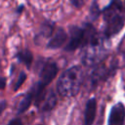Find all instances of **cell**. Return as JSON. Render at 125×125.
Instances as JSON below:
<instances>
[{"instance_id":"obj_1","label":"cell","mask_w":125,"mask_h":125,"mask_svg":"<svg viewBox=\"0 0 125 125\" xmlns=\"http://www.w3.org/2000/svg\"><path fill=\"white\" fill-rule=\"evenodd\" d=\"M83 72L79 65L71 66L65 70L59 78L57 86L59 93L63 97L75 96L81 87Z\"/></svg>"},{"instance_id":"obj_2","label":"cell","mask_w":125,"mask_h":125,"mask_svg":"<svg viewBox=\"0 0 125 125\" xmlns=\"http://www.w3.org/2000/svg\"><path fill=\"white\" fill-rule=\"evenodd\" d=\"M122 6L118 0H113L104 10V20L106 27L104 33L106 37H110L118 33L124 25V17L121 14Z\"/></svg>"},{"instance_id":"obj_3","label":"cell","mask_w":125,"mask_h":125,"mask_svg":"<svg viewBox=\"0 0 125 125\" xmlns=\"http://www.w3.org/2000/svg\"><path fill=\"white\" fill-rule=\"evenodd\" d=\"M84 40V28L78 26H72L70 28V38L65 46L66 51H74L80 45H83Z\"/></svg>"},{"instance_id":"obj_4","label":"cell","mask_w":125,"mask_h":125,"mask_svg":"<svg viewBox=\"0 0 125 125\" xmlns=\"http://www.w3.org/2000/svg\"><path fill=\"white\" fill-rule=\"evenodd\" d=\"M57 73H58L57 64L55 62H47L43 66V68H42V70L40 72V79L41 80H40L39 83H41L44 87H46L49 83H51L53 81V79L56 77Z\"/></svg>"},{"instance_id":"obj_5","label":"cell","mask_w":125,"mask_h":125,"mask_svg":"<svg viewBox=\"0 0 125 125\" xmlns=\"http://www.w3.org/2000/svg\"><path fill=\"white\" fill-rule=\"evenodd\" d=\"M125 120V107L121 103L115 104L109 113L108 125H123Z\"/></svg>"},{"instance_id":"obj_6","label":"cell","mask_w":125,"mask_h":125,"mask_svg":"<svg viewBox=\"0 0 125 125\" xmlns=\"http://www.w3.org/2000/svg\"><path fill=\"white\" fill-rule=\"evenodd\" d=\"M96 112H97V102L96 99H90L87 102L86 108H85V125H92L95 118H96Z\"/></svg>"},{"instance_id":"obj_7","label":"cell","mask_w":125,"mask_h":125,"mask_svg":"<svg viewBox=\"0 0 125 125\" xmlns=\"http://www.w3.org/2000/svg\"><path fill=\"white\" fill-rule=\"evenodd\" d=\"M65 41H66V33L63 29L60 28L56 31V33L50 39L47 46H48V48H51V49H57V48H60L61 46H62Z\"/></svg>"},{"instance_id":"obj_8","label":"cell","mask_w":125,"mask_h":125,"mask_svg":"<svg viewBox=\"0 0 125 125\" xmlns=\"http://www.w3.org/2000/svg\"><path fill=\"white\" fill-rule=\"evenodd\" d=\"M18 59L20 60V62H23L27 67H29L32 63V61H33V56L31 54L30 51L28 50H24V51H21L18 54Z\"/></svg>"},{"instance_id":"obj_9","label":"cell","mask_w":125,"mask_h":125,"mask_svg":"<svg viewBox=\"0 0 125 125\" xmlns=\"http://www.w3.org/2000/svg\"><path fill=\"white\" fill-rule=\"evenodd\" d=\"M31 103H32V96H31L30 93H28V94H26V95L23 97V99H22V100L21 101V103L19 104L18 111H19L20 113L24 112L25 110L28 109V107L30 106Z\"/></svg>"},{"instance_id":"obj_10","label":"cell","mask_w":125,"mask_h":125,"mask_svg":"<svg viewBox=\"0 0 125 125\" xmlns=\"http://www.w3.org/2000/svg\"><path fill=\"white\" fill-rule=\"evenodd\" d=\"M56 102H57L56 95H54L53 93L50 94V95H48V97L44 100V104L42 105V110L43 111H49V110H51L55 106Z\"/></svg>"},{"instance_id":"obj_11","label":"cell","mask_w":125,"mask_h":125,"mask_svg":"<svg viewBox=\"0 0 125 125\" xmlns=\"http://www.w3.org/2000/svg\"><path fill=\"white\" fill-rule=\"evenodd\" d=\"M25 79H26V74H25V72H21V73H20V76H19V78H18V81H17L16 84H15L14 90L17 91V90L23 84V82L25 81Z\"/></svg>"},{"instance_id":"obj_12","label":"cell","mask_w":125,"mask_h":125,"mask_svg":"<svg viewBox=\"0 0 125 125\" xmlns=\"http://www.w3.org/2000/svg\"><path fill=\"white\" fill-rule=\"evenodd\" d=\"M90 15H91V17L93 19H96L99 16V7H98L96 2L93 3V5H92V7L90 9Z\"/></svg>"},{"instance_id":"obj_13","label":"cell","mask_w":125,"mask_h":125,"mask_svg":"<svg viewBox=\"0 0 125 125\" xmlns=\"http://www.w3.org/2000/svg\"><path fill=\"white\" fill-rule=\"evenodd\" d=\"M71 1V4L76 7V8H79L81 7L82 5H84V3L86 2V0H70Z\"/></svg>"},{"instance_id":"obj_14","label":"cell","mask_w":125,"mask_h":125,"mask_svg":"<svg viewBox=\"0 0 125 125\" xmlns=\"http://www.w3.org/2000/svg\"><path fill=\"white\" fill-rule=\"evenodd\" d=\"M8 125H22V123L20 118H16V119H13L12 121H10Z\"/></svg>"},{"instance_id":"obj_15","label":"cell","mask_w":125,"mask_h":125,"mask_svg":"<svg viewBox=\"0 0 125 125\" xmlns=\"http://www.w3.org/2000/svg\"><path fill=\"white\" fill-rule=\"evenodd\" d=\"M6 106H7V102L6 101H1L0 102V114L5 110Z\"/></svg>"},{"instance_id":"obj_16","label":"cell","mask_w":125,"mask_h":125,"mask_svg":"<svg viewBox=\"0 0 125 125\" xmlns=\"http://www.w3.org/2000/svg\"><path fill=\"white\" fill-rule=\"evenodd\" d=\"M6 85V78L0 77V89H4Z\"/></svg>"}]
</instances>
